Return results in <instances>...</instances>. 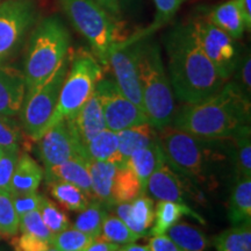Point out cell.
Wrapping results in <instances>:
<instances>
[{
    "instance_id": "cell-1",
    "label": "cell",
    "mask_w": 251,
    "mask_h": 251,
    "mask_svg": "<svg viewBox=\"0 0 251 251\" xmlns=\"http://www.w3.org/2000/svg\"><path fill=\"white\" fill-rule=\"evenodd\" d=\"M174 94L184 103H197L218 93L226 80L207 58L188 24L176 25L165 40Z\"/></svg>"
},
{
    "instance_id": "cell-2",
    "label": "cell",
    "mask_w": 251,
    "mask_h": 251,
    "mask_svg": "<svg viewBox=\"0 0 251 251\" xmlns=\"http://www.w3.org/2000/svg\"><path fill=\"white\" fill-rule=\"evenodd\" d=\"M177 129L202 140H227L244 125L250 124V100L233 81L202 101L185 103L172 118Z\"/></svg>"
},
{
    "instance_id": "cell-3",
    "label": "cell",
    "mask_w": 251,
    "mask_h": 251,
    "mask_svg": "<svg viewBox=\"0 0 251 251\" xmlns=\"http://www.w3.org/2000/svg\"><path fill=\"white\" fill-rule=\"evenodd\" d=\"M70 33L58 15L37 21L30 33L25 57L26 92L42 85L52 76L70 54Z\"/></svg>"
},
{
    "instance_id": "cell-4",
    "label": "cell",
    "mask_w": 251,
    "mask_h": 251,
    "mask_svg": "<svg viewBox=\"0 0 251 251\" xmlns=\"http://www.w3.org/2000/svg\"><path fill=\"white\" fill-rule=\"evenodd\" d=\"M137 70L144 113L149 124L161 130L172 122L175 94L163 64L161 48L150 36L139 40Z\"/></svg>"
},
{
    "instance_id": "cell-5",
    "label": "cell",
    "mask_w": 251,
    "mask_h": 251,
    "mask_svg": "<svg viewBox=\"0 0 251 251\" xmlns=\"http://www.w3.org/2000/svg\"><path fill=\"white\" fill-rule=\"evenodd\" d=\"M72 26L85 37L94 57L101 67H108V55L121 35L118 20L94 0H57Z\"/></svg>"
},
{
    "instance_id": "cell-6",
    "label": "cell",
    "mask_w": 251,
    "mask_h": 251,
    "mask_svg": "<svg viewBox=\"0 0 251 251\" xmlns=\"http://www.w3.org/2000/svg\"><path fill=\"white\" fill-rule=\"evenodd\" d=\"M157 133V141L166 164L180 177L201 184L209 178V159L214 158L208 141L166 126Z\"/></svg>"
},
{
    "instance_id": "cell-7",
    "label": "cell",
    "mask_w": 251,
    "mask_h": 251,
    "mask_svg": "<svg viewBox=\"0 0 251 251\" xmlns=\"http://www.w3.org/2000/svg\"><path fill=\"white\" fill-rule=\"evenodd\" d=\"M102 78V67L92 52L80 48L70 55L67 76L63 81L57 105L49 127L61 120H71L93 93Z\"/></svg>"
},
{
    "instance_id": "cell-8",
    "label": "cell",
    "mask_w": 251,
    "mask_h": 251,
    "mask_svg": "<svg viewBox=\"0 0 251 251\" xmlns=\"http://www.w3.org/2000/svg\"><path fill=\"white\" fill-rule=\"evenodd\" d=\"M70 65V54L63 61L52 76L36 89L28 91L25 96L20 114L25 134L37 141L49 128V122L57 105L62 84Z\"/></svg>"
},
{
    "instance_id": "cell-9",
    "label": "cell",
    "mask_w": 251,
    "mask_h": 251,
    "mask_svg": "<svg viewBox=\"0 0 251 251\" xmlns=\"http://www.w3.org/2000/svg\"><path fill=\"white\" fill-rule=\"evenodd\" d=\"M40 17L37 0H2L0 2V64L23 45Z\"/></svg>"
},
{
    "instance_id": "cell-10",
    "label": "cell",
    "mask_w": 251,
    "mask_h": 251,
    "mask_svg": "<svg viewBox=\"0 0 251 251\" xmlns=\"http://www.w3.org/2000/svg\"><path fill=\"white\" fill-rule=\"evenodd\" d=\"M198 46L213 63L226 81L233 76L241 58L236 40L214 26L206 17H197L188 23Z\"/></svg>"
},
{
    "instance_id": "cell-11",
    "label": "cell",
    "mask_w": 251,
    "mask_h": 251,
    "mask_svg": "<svg viewBox=\"0 0 251 251\" xmlns=\"http://www.w3.org/2000/svg\"><path fill=\"white\" fill-rule=\"evenodd\" d=\"M96 91L101 102L107 129L118 133L131 126L148 122L144 112L126 98L114 80L101 78L97 84Z\"/></svg>"
},
{
    "instance_id": "cell-12",
    "label": "cell",
    "mask_w": 251,
    "mask_h": 251,
    "mask_svg": "<svg viewBox=\"0 0 251 251\" xmlns=\"http://www.w3.org/2000/svg\"><path fill=\"white\" fill-rule=\"evenodd\" d=\"M139 41L115 43L108 55V67L114 75L115 84L127 99L144 112L137 70ZM146 114V113H144Z\"/></svg>"
},
{
    "instance_id": "cell-13",
    "label": "cell",
    "mask_w": 251,
    "mask_h": 251,
    "mask_svg": "<svg viewBox=\"0 0 251 251\" xmlns=\"http://www.w3.org/2000/svg\"><path fill=\"white\" fill-rule=\"evenodd\" d=\"M37 141L39 153L45 169L62 164L72 157L84 158L69 120H61L50 126Z\"/></svg>"
},
{
    "instance_id": "cell-14",
    "label": "cell",
    "mask_w": 251,
    "mask_h": 251,
    "mask_svg": "<svg viewBox=\"0 0 251 251\" xmlns=\"http://www.w3.org/2000/svg\"><path fill=\"white\" fill-rule=\"evenodd\" d=\"M71 126V129L74 131L78 144H79L84 158L85 153L84 149L85 146L91 140L99 134L100 131L106 128V122L103 119L101 102H100L99 96L94 89L93 93L84 103V106L79 109L77 115L71 120H69ZM86 159V158H85ZM87 161V159H86Z\"/></svg>"
},
{
    "instance_id": "cell-15",
    "label": "cell",
    "mask_w": 251,
    "mask_h": 251,
    "mask_svg": "<svg viewBox=\"0 0 251 251\" xmlns=\"http://www.w3.org/2000/svg\"><path fill=\"white\" fill-rule=\"evenodd\" d=\"M180 179V176L166 164L161 150L155 170L148 180L147 192L157 200L185 203L186 188Z\"/></svg>"
},
{
    "instance_id": "cell-16",
    "label": "cell",
    "mask_w": 251,
    "mask_h": 251,
    "mask_svg": "<svg viewBox=\"0 0 251 251\" xmlns=\"http://www.w3.org/2000/svg\"><path fill=\"white\" fill-rule=\"evenodd\" d=\"M26 96L24 72L9 65L0 64V115L13 118L23 107Z\"/></svg>"
},
{
    "instance_id": "cell-17",
    "label": "cell",
    "mask_w": 251,
    "mask_h": 251,
    "mask_svg": "<svg viewBox=\"0 0 251 251\" xmlns=\"http://www.w3.org/2000/svg\"><path fill=\"white\" fill-rule=\"evenodd\" d=\"M115 214L140 237L149 235V229L155 221L153 201L144 196L137 197L130 202L117 203L112 207Z\"/></svg>"
},
{
    "instance_id": "cell-18",
    "label": "cell",
    "mask_w": 251,
    "mask_h": 251,
    "mask_svg": "<svg viewBox=\"0 0 251 251\" xmlns=\"http://www.w3.org/2000/svg\"><path fill=\"white\" fill-rule=\"evenodd\" d=\"M156 142L157 131L149 122L131 126L118 131V151L112 162H114L119 168H124L134 151L152 146Z\"/></svg>"
},
{
    "instance_id": "cell-19",
    "label": "cell",
    "mask_w": 251,
    "mask_h": 251,
    "mask_svg": "<svg viewBox=\"0 0 251 251\" xmlns=\"http://www.w3.org/2000/svg\"><path fill=\"white\" fill-rule=\"evenodd\" d=\"M45 176L47 184L51 181L70 183L83 190L91 199H94L92 185H91L89 162L81 157H72L62 164L45 169Z\"/></svg>"
},
{
    "instance_id": "cell-20",
    "label": "cell",
    "mask_w": 251,
    "mask_h": 251,
    "mask_svg": "<svg viewBox=\"0 0 251 251\" xmlns=\"http://www.w3.org/2000/svg\"><path fill=\"white\" fill-rule=\"evenodd\" d=\"M45 171L28 153H19L17 166L11 180V196L35 193L43 179Z\"/></svg>"
},
{
    "instance_id": "cell-21",
    "label": "cell",
    "mask_w": 251,
    "mask_h": 251,
    "mask_svg": "<svg viewBox=\"0 0 251 251\" xmlns=\"http://www.w3.org/2000/svg\"><path fill=\"white\" fill-rule=\"evenodd\" d=\"M205 17L211 23L227 33L234 40H238L243 36L247 30L243 17L241 14L236 0H228L222 4L216 5L209 9Z\"/></svg>"
},
{
    "instance_id": "cell-22",
    "label": "cell",
    "mask_w": 251,
    "mask_h": 251,
    "mask_svg": "<svg viewBox=\"0 0 251 251\" xmlns=\"http://www.w3.org/2000/svg\"><path fill=\"white\" fill-rule=\"evenodd\" d=\"M119 166L111 161H90L89 171L94 199L112 208V188Z\"/></svg>"
},
{
    "instance_id": "cell-23",
    "label": "cell",
    "mask_w": 251,
    "mask_h": 251,
    "mask_svg": "<svg viewBox=\"0 0 251 251\" xmlns=\"http://www.w3.org/2000/svg\"><path fill=\"white\" fill-rule=\"evenodd\" d=\"M183 215H190L201 224H205V220L202 219V216L194 212L186 203L159 200L155 209L153 227L150 228L149 235L156 236V235L166 234L169 228L177 224Z\"/></svg>"
},
{
    "instance_id": "cell-24",
    "label": "cell",
    "mask_w": 251,
    "mask_h": 251,
    "mask_svg": "<svg viewBox=\"0 0 251 251\" xmlns=\"http://www.w3.org/2000/svg\"><path fill=\"white\" fill-rule=\"evenodd\" d=\"M228 218L233 226L251 222V177L235 179L229 198Z\"/></svg>"
},
{
    "instance_id": "cell-25",
    "label": "cell",
    "mask_w": 251,
    "mask_h": 251,
    "mask_svg": "<svg viewBox=\"0 0 251 251\" xmlns=\"http://www.w3.org/2000/svg\"><path fill=\"white\" fill-rule=\"evenodd\" d=\"M159 153H161V148L157 141L152 146L134 151L126 162V166L139 180L143 196L147 193V185L150 176L155 170Z\"/></svg>"
},
{
    "instance_id": "cell-26",
    "label": "cell",
    "mask_w": 251,
    "mask_h": 251,
    "mask_svg": "<svg viewBox=\"0 0 251 251\" xmlns=\"http://www.w3.org/2000/svg\"><path fill=\"white\" fill-rule=\"evenodd\" d=\"M47 185L52 198L68 211L81 212L92 200L76 185L65 183V181H51Z\"/></svg>"
},
{
    "instance_id": "cell-27",
    "label": "cell",
    "mask_w": 251,
    "mask_h": 251,
    "mask_svg": "<svg viewBox=\"0 0 251 251\" xmlns=\"http://www.w3.org/2000/svg\"><path fill=\"white\" fill-rule=\"evenodd\" d=\"M184 1L185 0H153L156 7V14L153 17L152 23L144 29L136 31L131 36L126 37L124 41H126V42H135V41L151 36V34L170 23Z\"/></svg>"
},
{
    "instance_id": "cell-28",
    "label": "cell",
    "mask_w": 251,
    "mask_h": 251,
    "mask_svg": "<svg viewBox=\"0 0 251 251\" xmlns=\"http://www.w3.org/2000/svg\"><path fill=\"white\" fill-rule=\"evenodd\" d=\"M166 233L183 251H205L209 246L206 235L188 224H176Z\"/></svg>"
},
{
    "instance_id": "cell-29",
    "label": "cell",
    "mask_w": 251,
    "mask_h": 251,
    "mask_svg": "<svg viewBox=\"0 0 251 251\" xmlns=\"http://www.w3.org/2000/svg\"><path fill=\"white\" fill-rule=\"evenodd\" d=\"M118 151V133L107 128L97 134L85 146L84 153L87 162L113 161Z\"/></svg>"
},
{
    "instance_id": "cell-30",
    "label": "cell",
    "mask_w": 251,
    "mask_h": 251,
    "mask_svg": "<svg viewBox=\"0 0 251 251\" xmlns=\"http://www.w3.org/2000/svg\"><path fill=\"white\" fill-rule=\"evenodd\" d=\"M235 142L234 162L236 179L251 177V129L250 124L244 125L233 135Z\"/></svg>"
},
{
    "instance_id": "cell-31",
    "label": "cell",
    "mask_w": 251,
    "mask_h": 251,
    "mask_svg": "<svg viewBox=\"0 0 251 251\" xmlns=\"http://www.w3.org/2000/svg\"><path fill=\"white\" fill-rule=\"evenodd\" d=\"M216 251H251V222L234 226L214 238Z\"/></svg>"
},
{
    "instance_id": "cell-32",
    "label": "cell",
    "mask_w": 251,
    "mask_h": 251,
    "mask_svg": "<svg viewBox=\"0 0 251 251\" xmlns=\"http://www.w3.org/2000/svg\"><path fill=\"white\" fill-rule=\"evenodd\" d=\"M107 207L101 201L92 199L86 206V208L79 212V215L75 221L74 228L83 231L96 240L101 233L102 222L107 216Z\"/></svg>"
},
{
    "instance_id": "cell-33",
    "label": "cell",
    "mask_w": 251,
    "mask_h": 251,
    "mask_svg": "<svg viewBox=\"0 0 251 251\" xmlns=\"http://www.w3.org/2000/svg\"><path fill=\"white\" fill-rule=\"evenodd\" d=\"M140 196H143V194L141 191V185L135 175L127 166L119 168L112 188L113 206L117 203L130 202Z\"/></svg>"
},
{
    "instance_id": "cell-34",
    "label": "cell",
    "mask_w": 251,
    "mask_h": 251,
    "mask_svg": "<svg viewBox=\"0 0 251 251\" xmlns=\"http://www.w3.org/2000/svg\"><path fill=\"white\" fill-rule=\"evenodd\" d=\"M98 238L115 243L121 247L136 242L141 237L135 234L120 218L107 214L102 222L101 233H100V236Z\"/></svg>"
},
{
    "instance_id": "cell-35",
    "label": "cell",
    "mask_w": 251,
    "mask_h": 251,
    "mask_svg": "<svg viewBox=\"0 0 251 251\" xmlns=\"http://www.w3.org/2000/svg\"><path fill=\"white\" fill-rule=\"evenodd\" d=\"M93 240L94 238L76 228H67L51 237L50 246L58 251H83Z\"/></svg>"
},
{
    "instance_id": "cell-36",
    "label": "cell",
    "mask_w": 251,
    "mask_h": 251,
    "mask_svg": "<svg viewBox=\"0 0 251 251\" xmlns=\"http://www.w3.org/2000/svg\"><path fill=\"white\" fill-rule=\"evenodd\" d=\"M39 212L47 228L52 234V236L61 233L70 226L67 214L62 209H59L54 201H51L45 196H41Z\"/></svg>"
},
{
    "instance_id": "cell-37",
    "label": "cell",
    "mask_w": 251,
    "mask_h": 251,
    "mask_svg": "<svg viewBox=\"0 0 251 251\" xmlns=\"http://www.w3.org/2000/svg\"><path fill=\"white\" fill-rule=\"evenodd\" d=\"M20 218L15 212L12 197L0 191V235L6 238L15 236L19 231Z\"/></svg>"
},
{
    "instance_id": "cell-38",
    "label": "cell",
    "mask_w": 251,
    "mask_h": 251,
    "mask_svg": "<svg viewBox=\"0 0 251 251\" xmlns=\"http://www.w3.org/2000/svg\"><path fill=\"white\" fill-rule=\"evenodd\" d=\"M19 229L21 230V233L33 235V236L46 241V242L50 243V241H51L52 234L50 233V230L47 228L45 222H43L39 209L21 216Z\"/></svg>"
},
{
    "instance_id": "cell-39",
    "label": "cell",
    "mask_w": 251,
    "mask_h": 251,
    "mask_svg": "<svg viewBox=\"0 0 251 251\" xmlns=\"http://www.w3.org/2000/svg\"><path fill=\"white\" fill-rule=\"evenodd\" d=\"M24 134L20 127L11 117L0 115V147L4 150L20 148Z\"/></svg>"
},
{
    "instance_id": "cell-40",
    "label": "cell",
    "mask_w": 251,
    "mask_h": 251,
    "mask_svg": "<svg viewBox=\"0 0 251 251\" xmlns=\"http://www.w3.org/2000/svg\"><path fill=\"white\" fill-rule=\"evenodd\" d=\"M234 80H231L237 89L241 91V93L248 100L251 98V57L250 52L241 56L240 61L237 63V67L235 69Z\"/></svg>"
},
{
    "instance_id": "cell-41",
    "label": "cell",
    "mask_w": 251,
    "mask_h": 251,
    "mask_svg": "<svg viewBox=\"0 0 251 251\" xmlns=\"http://www.w3.org/2000/svg\"><path fill=\"white\" fill-rule=\"evenodd\" d=\"M19 153V149L4 150L2 155L0 156V191L9 193L11 180L17 166Z\"/></svg>"
},
{
    "instance_id": "cell-42",
    "label": "cell",
    "mask_w": 251,
    "mask_h": 251,
    "mask_svg": "<svg viewBox=\"0 0 251 251\" xmlns=\"http://www.w3.org/2000/svg\"><path fill=\"white\" fill-rule=\"evenodd\" d=\"M11 244L14 251H47L50 248L49 242L26 233L11 237Z\"/></svg>"
},
{
    "instance_id": "cell-43",
    "label": "cell",
    "mask_w": 251,
    "mask_h": 251,
    "mask_svg": "<svg viewBox=\"0 0 251 251\" xmlns=\"http://www.w3.org/2000/svg\"><path fill=\"white\" fill-rule=\"evenodd\" d=\"M12 201H13L15 212L19 218L27 214V213L36 211L39 209L41 202V196L35 193L28 194H19V196H11Z\"/></svg>"
},
{
    "instance_id": "cell-44",
    "label": "cell",
    "mask_w": 251,
    "mask_h": 251,
    "mask_svg": "<svg viewBox=\"0 0 251 251\" xmlns=\"http://www.w3.org/2000/svg\"><path fill=\"white\" fill-rule=\"evenodd\" d=\"M148 247L151 251H183L166 234L152 236Z\"/></svg>"
},
{
    "instance_id": "cell-45",
    "label": "cell",
    "mask_w": 251,
    "mask_h": 251,
    "mask_svg": "<svg viewBox=\"0 0 251 251\" xmlns=\"http://www.w3.org/2000/svg\"><path fill=\"white\" fill-rule=\"evenodd\" d=\"M120 248V246H118V244L115 243L100 240V238H96V240H93V242L91 243L89 247H86L83 251H118Z\"/></svg>"
},
{
    "instance_id": "cell-46",
    "label": "cell",
    "mask_w": 251,
    "mask_h": 251,
    "mask_svg": "<svg viewBox=\"0 0 251 251\" xmlns=\"http://www.w3.org/2000/svg\"><path fill=\"white\" fill-rule=\"evenodd\" d=\"M94 1L98 2L112 17H114L117 20H120L122 17V12L119 0H94Z\"/></svg>"
},
{
    "instance_id": "cell-47",
    "label": "cell",
    "mask_w": 251,
    "mask_h": 251,
    "mask_svg": "<svg viewBox=\"0 0 251 251\" xmlns=\"http://www.w3.org/2000/svg\"><path fill=\"white\" fill-rule=\"evenodd\" d=\"M241 14H242L247 30L251 28V1L250 0H236Z\"/></svg>"
},
{
    "instance_id": "cell-48",
    "label": "cell",
    "mask_w": 251,
    "mask_h": 251,
    "mask_svg": "<svg viewBox=\"0 0 251 251\" xmlns=\"http://www.w3.org/2000/svg\"><path fill=\"white\" fill-rule=\"evenodd\" d=\"M120 2L121 12H128V13H133L139 7L141 4V0H119Z\"/></svg>"
},
{
    "instance_id": "cell-49",
    "label": "cell",
    "mask_w": 251,
    "mask_h": 251,
    "mask_svg": "<svg viewBox=\"0 0 251 251\" xmlns=\"http://www.w3.org/2000/svg\"><path fill=\"white\" fill-rule=\"evenodd\" d=\"M119 251H151L149 249L148 246H139V244L134 243H129L126 244L122 248L119 249Z\"/></svg>"
},
{
    "instance_id": "cell-50",
    "label": "cell",
    "mask_w": 251,
    "mask_h": 251,
    "mask_svg": "<svg viewBox=\"0 0 251 251\" xmlns=\"http://www.w3.org/2000/svg\"><path fill=\"white\" fill-rule=\"evenodd\" d=\"M47 251H58V250H57V249H55L54 247H51V246H50V248H49V249L47 250Z\"/></svg>"
},
{
    "instance_id": "cell-51",
    "label": "cell",
    "mask_w": 251,
    "mask_h": 251,
    "mask_svg": "<svg viewBox=\"0 0 251 251\" xmlns=\"http://www.w3.org/2000/svg\"><path fill=\"white\" fill-rule=\"evenodd\" d=\"M2 152H4V149H2V148H1V147H0V156H1V155H2Z\"/></svg>"
},
{
    "instance_id": "cell-52",
    "label": "cell",
    "mask_w": 251,
    "mask_h": 251,
    "mask_svg": "<svg viewBox=\"0 0 251 251\" xmlns=\"http://www.w3.org/2000/svg\"><path fill=\"white\" fill-rule=\"evenodd\" d=\"M2 1V0H0V2H1Z\"/></svg>"
},
{
    "instance_id": "cell-53",
    "label": "cell",
    "mask_w": 251,
    "mask_h": 251,
    "mask_svg": "<svg viewBox=\"0 0 251 251\" xmlns=\"http://www.w3.org/2000/svg\"><path fill=\"white\" fill-rule=\"evenodd\" d=\"M118 251H119V250H118Z\"/></svg>"
}]
</instances>
